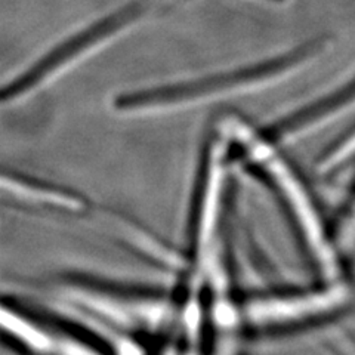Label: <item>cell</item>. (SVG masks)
Segmentation results:
<instances>
[{
	"label": "cell",
	"mask_w": 355,
	"mask_h": 355,
	"mask_svg": "<svg viewBox=\"0 0 355 355\" xmlns=\"http://www.w3.org/2000/svg\"><path fill=\"white\" fill-rule=\"evenodd\" d=\"M224 157V151L220 150L219 142H216L207 160L196 224L194 252L198 266H205L215 254L219 216L227 180Z\"/></svg>",
	"instance_id": "8992f818"
},
{
	"label": "cell",
	"mask_w": 355,
	"mask_h": 355,
	"mask_svg": "<svg viewBox=\"0 0 355 355\" xmlns=\"http://www.w3.org/2000/svg\"><path fill=\"white\" fill-rule=\"evenodd\" d=\"M355 159V126L323 154L317 163L318 175H330Z\"/></svg>",
	"instance_id": "9c48e42d"
},
{
	"label": "cell",
	"mask_w": 355,
	"mask_h": 355,
	"mask_svg": "<svg viewBox=\"0 0 355 355\" xmlns=\"http://www.w3.org/2000/svg\"><path fill=\"white\" fill-rule=\"evenodd\" d=\"M340 236L339 237L342 240V243H354V239H355V200L352 202V206H351V212L348 215V220L345 227L340 228Z\"/></svg>",
	"instance_id": "30bf717a"
},
{
	"label": "cell",
	"mask_w": 355,
	"mask_h": 355,
	"mask_svg": "<svg viewBox=\"0 0 355 355\" xmlns=\"http://www.w3.org/2000/svg\"><path fill=\"white\" fill-rule=\"evenodd\" d=\"M355 108V74L347 80L345 85L339 86L327 96L318 98L309 105L292 111L291 114L277 120L272 123V138L270 139L274 146L277 144H295L318 129L330 125L342 114H347Z\"/></svg>",
	"instance_id": "5b68a950"
},
{
	"label": "cell",
	"mask_w": 355,
	"mask_h": 355,
	"mask_svg": "<svg viewBox=\"0 0 355 355\" xmlns=\"http://www.w3.org/2000/svg\"><path fill=\"white\" fill-rule=\"evenodd\" d=\"M265 2H270V3H284L286 0H265Z\"/></svg>",
	"instance_id": "8fae6325"
},
{
	"label": "cell",
	"mask_w": 355,
	"mask_h": 355,
	"mask_svg": "<svg viewBox=\"0 0 355 355\" xmlns=\"http://www.w3.org/2000/svg\"><path fill=\"white\" fill-rule=\"evenodd\" d=\"M0 330H3L6 335L31 351L58 355L61 339L55 340L36 324H33L31 321L3 305H0Z\"/></svg>",
	"instance_id": "ba28073f"
},
{
	"label": "cell",
	"mask_w": 355,
	"mask_h": 355,
	"mask_svg": "<svg viewBox=\"0 0 355 355\" xmlns=\"http://www.w3.org/2000/svg\"><path fill=\"white\" fill-rule=\"evenodd\" d=\"M348 297L347 287L338 280L317 291L252 297L244 304L243 314L250 326L259 329L291 327L336 313Z\"/></svg>",
	"instance_id": "277c9868"
},
{
	"label": "cell",
	"mask_w": 355,
	"mask_h": 355,
	"mask_svg": "<svg viewBox=\"0 0 355 355\" xmlns=\"http://www.w3.org/2000/svg\"><path fill=\"white\" fill-rule=\"evenodd\" d=\"M172 0H132L111 14L77 30L40 55L37 61L26 67V70L0 86V103H15L46 87L105 43L114 40L155 10L169 6Z\"/></svg>",
	"instance_id": "7a4b0ae2"
},
{
	"label": "cell",
	"mask_w": 355,
	"mask_h": 355,
	"mask_svg": "<svg viewBox=\"0 0 355 355\" xmlns=\"http://www.w3.org/2000/svg\"><path fill=\"white\" fill-rule=\"evenodd\" d=\"M0 193H5L10 197H15L19 200H27V203L33 205H42V206H51L58 209L67 210H80L85 207L80 198H77L71 194L58 193L49 190V188H43L33 185L24 181L15 180L14 176L0 173Z\"/></svg>",
	"instance_id": "52a82bcc"
},
{
	"label": "cell",
	"mask_w": 355,
	"mask_h": 355,
	"mask_svg": "<svg viewBox=\"0 0 355 355\" xmlns=\"http://www.w3.org/2000/svg\"><path fill=\"white\" fill-rule=\"evenodd\" d=\"M248 153L253 163L262 171L265 180L275 188L283 206L291 216L296 234L302 241L308 257L321 277L330 283L338 282L340 275V262L329 232L324 228L320 210L313 196L308 191L302 178L292 168V164L275 151V146L268 141H259L244 132Z\"/></svg>",
	"instance_id": "3957f363"
},
{
	"label": "cell",
	"mask_w": 355,
	"mask_h": 355,
	"mask_svg": "<svg viewBox=\"0 0 355 355\" xmlns=\"http://www.w3.org/2000/svg\"><path fill=\"white\" fill-rule=\"evenodd\" d=\"M329 42L327 37H315L271 58L239 65L222 73L138 89L119 95L114 101V108L120 113L147 114L185 108L232 94L249 92L274 80H280L287 74L301 69L323 53L329 46Z\"/></svg>",
	"instance_id": "6da1fadb"
}]
</instances>
